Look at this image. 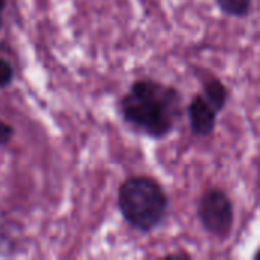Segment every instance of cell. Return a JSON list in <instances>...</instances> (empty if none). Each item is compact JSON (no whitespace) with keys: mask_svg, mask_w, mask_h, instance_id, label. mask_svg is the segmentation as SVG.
Here are the masks:
<instances>
[{"mask_svg":"<svg viewBox=\"0 0 260 260\" xmlns=\"http://www.w3.org/2000/svg\"><path fill=\"white\" fill-rule=\"evenodd\" d=\"M119 113L137 133L161 140L183 116V96L178 88L152 78L136 79L119 101Z\"/></svg>","mask_w":260,"mask_h":260,"instance_id":"1","label":"cell"},{"mask_svg":"<svg viewBox=\"0 0 260 260\" xmlns=\"http://www.w3.org/2000/svg\"><path fill=\"white\" fill-rule=\"evenodd\" d=\"M169 195L149 175H131L117 190V209L123 221L139 233H151L163 225L169 213Z\"/></svg>","mask_w":260,"mask_h":260,"instance_id":"2","label":"cell"},{"mask_svg":"<svg viewBox=\"0 0 260 260\" xmlns=\"http://www.w3.org/2000/svg\"><path fill=\"white\" fill-rule=\"evenodd\" d=\"M197 216L201 227L210 236L219 241H227L235 225L233 201L225 190L210 187L198 200Z\"/></svg>","mask_w":260,"mask_h":260,"instance_id":"3","label":"cell"},{"mask_svg":"<svg viewBox=\"0 0 260 260\" xmlns=\"http://www.w3.org/2000/svg\"><path fill=\"white\" fill-rule=\"evenodd\" d=\"M221 110L201 91L197 93L187 105V119L190 131L195 137H210L218 123Z\"/></svg>","mask_w":260,"mask_h":260,"instance_id":"4","label":"cell"},{"mask_svg":"<svg viewBox=\"0 0 260 260\" xmlns=\"http://www.w3.org/2000/svg\"><path fill=\"white\" fill-rule=\"evenodd\" d=\"M201 90L203 93L222 111L230 99V90L229 87L215 75H210L201 81Z\"/></svg>","mask_w":260,"mask_h":260,"instance_id":"5","label":"cell"},{"mask_svg":"<svg viewBox=\"0 0 260 260\" xmlns=\"http://www.w3.org/2000/svg\"><path fill=\"white\" fill-rule=\"evenodd\" d=\"M218 8L229 17L244 18L253 9V0H216Z\"/></svg>","mask_w":260,"mask_h":260,"instance_id":"6","label":"cell"},{"mask_svg":"<svg viewBox=\"0 0 260 260\" xmlns=\"http://www.w3.org/2000/svg\"><path fill=\"white\" fill-rule=\"evenodd\" d=\"M14 78H15L14 66L11 64L9 59L0 55V90L8 88L14 82Z\"/></svg>","mask_w":260,"mask_h":260,"instance_id":"7","label":"cell"},{"mask_svg":"<svg viewBox=\"0 0 260 260\" xmlns=\"http://www.w3.org/2000/svg\"><path fill=\"white\" fill-rule=\"evenodd\" d=\"M14 126L0 119V146H6L14 137Z\"/></svg>","mask_w":260,"mask_h":260,"instance_id":"8","label":"cell"},{"mask_svg":"<svg viewBox=\"0 0 260 260\" xmlns=\"http://www.w3.org/2000/svg\"><path fill=\"white\" fill-rule=\"evenodd\" d=\"M178 257L190 259V254H187V253H174V254H168V256H166V259H178Z\"/></svg>","mask_w":260,"mask_h":260,"instance_id":"9","label":"cell"},{"mask_svg":"<svg viewBox=\"0 0 260 260\" xmlns=\"http://www.w3.org/2000/svg\"><path fill=\"white\" fill-rule=\"evenodd\" d=\"M5 5H6V0H0V29L3 26V9H5Z\"/></svg>","mask_w":260,"mask_h":260,"instance_id":"10","label":"cell"},{"mask_svg":"<svg viewBox=\"0 0 260 260\" xmlns=\"http://www.w3.org/2000/svg\"><path fill=\"white\" fill-rule=\"evenodd\" d=\"M256 168H257V178H259V184H260V151H259V155H257V160H256Z\"/></svg>","mask_w":260,"mask_h":260,"instance_id":"11","label":"cell"},{"mask_svg":"<svg viewBox=\"0 0 260 260\" xmlns=\"http://www.w3.org/2000/svg\"><path fill=\"white\" fill-rule=\"evenodd\" d=\"M254 259L260 260V247H259V250H257V251L254 253Z\"/></svg>","mask_w":260,"mask_h":260,"instance_id":"12","label":"cell"}]
</instances>
